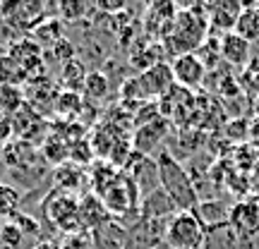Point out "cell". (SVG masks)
<instances>
[{"mask_svg": "<svg viewBox=\"0 0 259 249\" xmlns=\"http://www.w3.org/2000/svg\"><path fill=\"white\" fill-rule=\"evenodd\" d=\"M92 158H94V148L87 139L70 144V161H74V166H87V163H92Z\"/></svg>", "mask_w": 259, "mask_h": 249, "instance_id": "obj_27", "label": "cell"}, {"mask_svg": "<svg viewBox=\"0 0 259 249\" xmlns=\"http://www.w3.org/2000/svg\"><path fill=\"white\" fill-rule=\"evenodd\" d=\"M46 10L48 5H44V3H8V5H0V17L10 27L34 31L41 22L48 19Z\"/></svg>", "mask_w": 259, "mask_h": 249, "instance_id": "obj_5", "label": "cell"}, {"mask_svg": "<svg viewBox=\"0 0 259 249\" xmlns=\"http://www.w3.org/2000/svg\"><path fill=\"white\" fill-rule=\"evenodd\" d=\"M240 235L233 230L231 223H223V225L206 228L202 249H240Z\"/></svg>", "mask_w": 259, "mask_h": 249, "instance_id": "obj_16", "label": "cell"}, {"mask_svg": "<svg viewBox=\"0 0 259 249\" xmlns=\"http://www.w3.org/2000/svg\"><path fill=\"white\" fill-rule=\"evenodd\" d=\"M31 249H60V242H56L53 237H41L38 242H34Z\"/></svg>", "mask_w": 259, "mask_h": 249, "instance_id": "obj_33", "label": "cell"}, {"mask_svg": "<svg viewBox=\"0 0 259 249\" xmlns=\"http://www.w3.org/2000/svg\"><path fill=\"white\" fill-rule=\"evenodd\" d=\"M87 10H89V5H84V3H63V5H58V12L63 15L65 22H79V19H84Z\"/></svg>", "mask_w": 259, "mask_h": 249, "instance_id": "obj_29", "label": "cell"}, {"mask_svg": "<svg viewBox=\"0 0 259 249\" xmlns=\"http://www.w3.org/2000/svg\"><path fill=\"white\" fill-rule=\"evenodd\" d=\"M27 106V93L22 91V86H10V84H0V115H17L22 108Z\"/></svg>", "mask_w": 259, "mask_h": 249, "instance_id": "obj_19", "label": "cell"}, {"mask_svg": "<svg viewBox=\"0 0 259 249\" xmlns=\"http://www.w3.org/2000/svg\"><path fill=\"white\" fill-rule=\"evenodd\" d=\"M60 249H94V237L92 232H77V235H67L63 242H60Z\"/></svg>", "mask_w": 259, "mask_h": 249, "instance_id": "obj_28", "label": "cell"}, {"mask_svg": "<svg viewBox=\"0 0 259 249\" xmlns=\"http://www.w3.org/2000/svg\"><path fill=\"white\" fill-rule=\"evenodd\" d=\"M82 96L87 98V101H103V98L108 96V79H106V74H103L101 70L87 74Z\"/></svg>", "mask_w": 259, "mask_h": 249, "instance_id": "obj_25", "label": "cell"}, {"mask_svg": "<svg viewBox=\"0 0 259 249\" xmlns=\"http://www.w3.org/2000/svg\"><path fill=\"white\" fill-rule=\"evenodd\" d=\"M22 206V192L15 185L0 182V221H10Z\"/></svg>", "mask_w": 259, "mask_h": 249, "instance_id": "obj_23", "label": "cell"}, {"mask_svg": "<svg viewBox=\"0 0 259 249\" xmlns=\"http://www.w3.org/2000/svg\"><path fill=\"white\" fill-rule=\"evenodd\" d=\"M8 180V166H5V161L0 156V182H5Z\"/></svg>", "mask_w": 259, "mask_h": 249, "instance_id": "obj_34", "label": "cell"}, {"mask_svg": "<svg viewBox=\"0 0 259 249\" xmlns=\"http://www.w3.org/2000/svg\"><path fill=\"white\" fill-rule=\"evenodd\" d=\"M10 223H12V225H17L19 232H22L24 237H27V235H34V237H38V235H41V225H38L36 216L22 211V209H19V211L10 218Z\"/></svg>", "mask_w": 259, "mask_h": 249, "instance_id": "obj_26", "label": "cell"}, {"mask_svg": "<svg viewBox=\"0 0 259 249\" xmlns=\"http://www.w3.org/2000/svg\"><path fill=\"white\" fill-rule=\"evenodd\" d=\"M219 51H221V58L233 67H245L250 65L252 60V46L235 31H228V34H221L219 38Z\"/></svg>", "mask_w": 259, "mask_h": 249, "instance_id": "obj_10", "label": "cell"}, {"mask_svg": "<svg viewBox=\"0 0 259 249\" xmlns=\"http://www.w3.org/2000/svg\"><path fill=\"white\" fill-rule=\"evenodd\" d=\"M226 132H228V139H233V141H242L247 134H252V125L245 120V118H238L235 122H228Z\"/></svg>", "mask_w": 259, "mask_h": 249, "instance_id": "obj_30", "label": "cell"}, {"mask_svg": "<svg viewBox=\"0 0 259 249\" xmlns=\"http://www.w3.org/2000/svg\"><path fill=\"white\" fill-rule=\"evenodd\" d=\"M178 209L176 204L170 202V196H168L161 187H158L156 192L147 194L142 204H139V218H154V221H168L170 216H176Z\"/></svg>", "mask_w": 259, "mask_h": 249, "instance_id": "obj_12", "label": "cell"}, {"mask_svg": "<svg viewBox=\"0 0 259 249\" xmlns=\"http://www.w3.org/2000/svg\"><path fill=\"white\" fill-rule=\"evenodd\" d=\"M84 111V96L74 91H60L56 98V113L60 118L72 122L79 113Z\"/></svg>", "mask_w": 259, "mask_h": 249, "instance_id": "obj_22", "label": "cell"}, {"mask_svg": "<svg viewBox=\"0 0 259 249\" xmlns=\"http://www.w3.org/2000/svg\"><path fill=\"white\" fill-rule=\"evenodd\" d=\"M209 38V19L204 8H183L178 10L170 34L163 38V48L173 58L194 53Z\"/></svg>", "mask_w": 259, "mask_h": 249, "instance_id": "obj_2", "label": "cell"}, {"mask_svg": "<svg viewBox=\"0 0 259 249\" xmlns=\"http://www.w3.org/2000/svg\"><path fill=\"white\" fill-rule=\"evenodd\" d=\"M96 10L103 12V15H115V12H122V10H127V5L122 3V0H113V3H96Z\"/></svg>", "mask_w": 259, "mask_h": 249, "instance_id": "obj_31", "label": "cell"}, {"mask_svg": "<svg viewBox=\"0 0 259 249\" xmlns=\"http://www.w3.org/2000/svg\"><path fill=\"white\" fill-rule=\"evenodd\" d=\"M166 129H168L166 118L151 122V125H144V127H137L135 137H132V148L137 154H142V156H151V154L156 156L161 151V141L166 139Z\"/></svg>", "mask_w": 259, "mask_h": 249, "instance_id": "obj_9", "label": "cell"}, {"mask_svg": "<svg viewBox=\"0 0 259 249\" xmlns=\"http://www.w3.org/2000/svg\"><path fill=\"white\" fill-rule=\"evenodd\" d=\"M41 211L46 216V221L56 228L63 237L67 235H77L82 232V221H79V199L74 194L60 192V189H51V194L44 196L41 202Z\"/></svg>", "mask_w": 259, "mask_h": 249, "instance_id": "obj_3", "label": "cell"}, {"mask_svg": "<svg viewBox=\"0 0 259 249\" xmlns=\"http://www.w3.org/2000/svg\"><path fill=\"white\" fill-rule=\"evenodd\" d=\"M27 82H29V77H27V72H24L22 65L15 63L8 53L0 56V84L19 86V84H27Z\"/></svg>", "mask_w": 259, "mask_h": 249, "instance_id": "obj_24", "label": "cell"}, {"mask_svg": "<svg viewBox=\"0 0 259 249\" xmlns=\"http://www.w3.org/2000/svg\"><path fill=\"white\" fill-rule=\"evenodd\" d=\"M233 230L240 235V240H250L259 232V196H245L231 206Z\"/></svg>", "mask_w": 259, "mask_h": 249, "instance_id": "obj_7", "label": "cell"}, {"mask_svg": "<svg viewBox=\"0 0 259 249\" xmlns=\"http://www.w3.org/2000/svg\"><path fill=\"white\" fill-rule=\"evenodd\" d=\"M192 213L199 218L204 228L223 225V223L231 221V206H226L219 199H199V204L192 209Z\"/></svg>", "mask_w": 259, "mask_h": 249, "instance_id": "obj_14", "label": "cell"}, {"mask_svg": "<svg viewBox=\"0 0 259 249\" xmlns=\"http://www.w3.org/2000/svg\"><path fill=\"white\" fill-rule=\"evenodd\" d=\"M87 182V173H84L82 166H74V163H63L53 170V185L56 189L60 192H67V194H74L79 192Z\"/></svg>", "mask_w": 259, "mask_h": 249, "instance_id": "obj_15", "label": "cell"}, {"mask_svg": "<svg viewBox=\"0 0 259 249\" xmlns=\"http://www.w3.org/2000/svg\"><path fill=\"white\" fill-rule=\"evenodd\" d=\"M79 221H82V228L87 232H94L96 228L106 225L108 221H113L108 209L103 206V202L96 196L94 192L82 194L79 199Z\"/></svg>", "mask_w": 259, "mask_h": 249, "instance_id": "obj_11", "label": "cell"}, {"mask_svg": "<svg viewBox=\"0 0 259 249\" xmlns=\"http://www.w3.org/2000/svg\"><path fill=\"white\" fill-rule=\"evenodd\" d=\"M60 31H63V29H60V22H58L56 17H48L46 22H41V24L31 31V34H34V43H36L41 51H44V48H56L65 38V36H60Z\"/></svg>", "mask_w": 259, "mask_h": 249, "instance_id": "obj_20", "label": "cell"}, {"mask_svg": "<svg viewBox=\"0 0 259 249\" xmlns=\"http://www.w3.org/2000/svg\"><path fill=\"white\" fill-rule=\"evenodd\" d=\"M170 72H173V82L178 86H183L187 91H192L197 86L204 84V77H206V67L204 63L197 58V53H185V56H178L170 60Z\"/></svg>", "mask_w": 259, "mask_h": 249, "instance_id": "obj_8", "label": "cell"}, {"mask_svg": "<svg viewBox=\"0 0 259 249\" xmlns=\"http://www.w3.org/2000/svg\"><path fill=\"white\" fill-rule=\"evenodd\" d=\"M206 19H209V29L219 27L223 34L228 31H235V24H238V17L242 12V5L238 3H216V5H206Z\"/></svg>", "mask_w": 259, "mask_h": 249, "instance_id": "obj_13", "label": "cell"}, {"mask_svg": "<svg viewBox=\"0 0 259 249\" xmlns=\"http://www.w3.org/2000/svg\"><path fill=\"white\" fill-rule=\"evenodd\" d=\"M12 139V120L8 115H0V148Z\"/></svg>", "mask_w": 259, "mask_h": 249, "instance_id": "obj_32", "label": "cell"}, {"mask_svg": "<svg viewBox=\"0 0 259 249\" xmlns=\"http://www.w3.org/2000/svg\"><path fill=\"white\" fill-rule=\"evenodd\" d=\"M204 228L192 211H178L170 216L166 225V247L168 249H202Z\"/></svg>", "mask_w": 259, "mask_h": 249, "instance_id": "obj_4", "label": "cell"}, {"mask_svg": "<svg viewBox=\"0 0 259 249\" xmlns=\"http://www.w3.org/2000/svg\"><path fill=\"white\" fill-rule=\"evenodd\" d=\"M87 74H89V70H87L84 60H79V58H72L70 63H65L60 67V86H63V91L82 93Z\"/></svg>", "mask_w": 259, "mask_h": 249, "instance_id": "obj_17", "label": "cell"}, {"mask_svg": "<svg viewBox=\"0 0 259 249\" xmlns=\"http://www.w3.org/2000/svg\"><path fill=\"white\" fill-rule=\"evenodd\" d=\"M151 249H166V244H161V247H151Z\"/></svg>", "mask_w": 259, "mask_h": 249, "instance_id": "obj_35", "label": "cell"}, {"mask_svg": "<svg viewBox=\"0 0 259 249\" xmlns=\"http://www.w3.org/2000/svg\"><path fill=\"white\" fill-rule=\"evenodd\" d=\"M158 177H161V189L170 196L178 211H192L199 204V192L194 187V180L190 177L187 168L178 161L168 148H161L156 156Z\"/></svg>", "mask_w": 259, "mask_h": 249, "instance_id": "obj_1", "label": "cell"}, {"mask_svg": "<svg viewBox=\"0 0 259 249\" xmlns=\"http://www.w3.org/2000/svg\"><path fill=\"white\" fill-rule=\"evenodd\" d=\"M170 221V218H168ZM168 221H154V218H137L135 225L127 228V247L125 249H151L166 244V225Z\"/></svg>", "mask_w": 259, "mask_h": 249, "instance_id": "obj_6", "label": "cell"}, {"mask_svg": "<svg viewBox=\"0 0 259 249\" xmlns=\"http://www.w3.org/2000/svg\"><path fill=\"white\" fill-rule=\"evenodd\" d=\"M41 158L48 161V163H56V168L63 166V163L70 161V144L60 134H51L46 139V144L41 146Z\"/></svg>", "mask_w": 259, "mask_h": 249, "instance_id": "obj_21", "label": "cell"}, {"mask_svg": "<svg viewBox=\"0 0 259 249\" xmlns=\"http://www.w3.org/2000/svg\"><path fill=\"white\" fill-rule=\"evenodd\" d=\"M235 34H240L250 46H259V5H242V12L235 24Z\"/></svg>", "mask_w": 259, "mask_h": 249, "instance_id": "obj_18", "label": "cell"}]
</instances>
